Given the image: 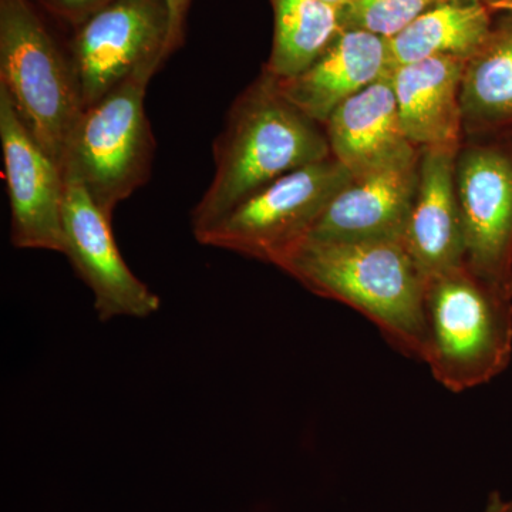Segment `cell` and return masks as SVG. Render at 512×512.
I'll return each mask as SVG.
<instances>
[{"mask_svg": "<svg viewBox=\"0 0 512 512\" xmlns=\"http://www.w3.org/2000/svg\"><path fill=\"white\" fill-rule=\"evenodd\" d=\"M212 154L214 177L191 211L194 237L278 178L332 157L325 127L286 100L265 72L229 107Z\"/></svg>", "mask_w": 512, "mask_h": 512, "instance_id": "1", "label": "cell"}, {"mask_svg": "<svg viewBox=\"0 0 512 512\" xmlns=\"http://www.w3.org/2000/svg\"><path fill=\"white\" fill-rule=\"evenodd\" d=\"M276 266L316 295L362 313L400 352L423 362L427 279L404 241L308 238Z\"/></svg>", "mask_w": 512, "mask_h": 512, "instance_id": "2", "label": "cell"}, {"mask_svg": "<svg viewBox=\"0 0 512 512\" xmlns=\"http://www.w3.org/2000/svg\"><path fill=\"white\" fill-rule=\"evenodd\" d=\"M423 362L453 393L500 376L512 357V299L466 265L433 276L426 291Z\"/></svg>", "mask_w": 512, "mask_h": 512, "instance_id": "3", "label": "cell"}, {"mask_svg": "<svg viewBox=\"0 0 512 512\" xmlns=\"http://www.w3.org/2000/svg\"><path fill=\"white\" fill-rule=\"evenodd\" d=\"M45 15L35 0H0V86L62 170L84 103L69 50L57 42Z\"/></svg>", "mask_w": 512, "mask_h": 512, "instance_id": "4", "label": "cell"}, {"mask_svg": "<svg viewBox=\"0 0 512 512\" xmlns=\"http://www.w3.org/2000/svg\"><path fill=\"white\" fill-rule=\"evenodd\" d=\"M156 73L140 70L86 107L64 153V178L82 185L109 217L151 177L156 138L146 113V93Z\"/></svg>", "mask_w": 512, "mask_h": 512, "instance_id": "5", "label": "cell"}, {"mask_svg": "<svg viewBox=\"0 0 512 512\" xmlns=\"http://www.w3.org/2000/svg\"><path fill=\"white\" fill-rule=\"evenodd\" d=\"M352 178L333 157L298 168L255 192L195 239L205 247L276 266L309 238L330 201Z\"/></svg>", "mask_w": 512, "mask_h": 512, "instance_id": "6", "label": "cell"}, {"mask_svg": "<svg viewBox=\"0 0 512 512\" xmlns=\"http://www.w3.org/2000/svg\"><path fill=\"white\" fill-rule=\"evenodd\" d=\"M456 190L464 264L512 299V128L463 136Z\"/></svg>", "mask_w": 512, "mask_h": 512, "instance_id": "7", "label": "cell"}, {"mask_svg": "<svg viewBox=\"0 0 512 512\" xmlns=\"http://www.w3.org/2000/svg\"><path fill=\"white\" fill-rule=\"evenodd\" d=\"M170 16L165 0H114L73 29L67 50L84 109L144 69L167 62Z\"/></svg>", "mask_w": 512, "mask_h": 512, "instance_id": "8", "label": "cell"}, {"mask_svg": "<svg viewBox=\"0 0 512 512\" xmlns=\"http://www.w3.org/2000/svg\"><path fill=\"white\" fill-rule=\"evenodd\" d=\"M63 204V255L93 293L101 322L144 319L161 299L128 268L111 229V217L97 207L82 185L66 180Z\"/></svg>", "mask_w": 512, "mask_h": 512, "instance_id": "9", "label": "cell"}, {"mask_svg": "<svg viewBox=\"0 0 512 512\" xmlns=\"http://www.w3.org/2000/svg\"><path fill=\"white\" fill-rule=\"evenodd\" d=\"M0 144L10 205V241L18 249L63 254L64 175L20 120L2 86Z\"/></svg>", "mask_w": 512, "mask_h": 512, "instance_id": "10", "label": "cell"}, {"mask_svg": "<svg viewBox=\"0 0 512 512\" xmlns=\"http://www.w3.org/2000/svg\"><path fill=\"white\" fill-rule=\"evenodd\" d=\"M420 158L414 163L353 177L335 195L311 239L336 242L404 241L412 214Z\"/></svg>", "mask_w": 512, "mask_h": 512, "instance_id": "11", "label": "cell"}, {"mask_svg": "<svg viewBox=\"0 0 512 512\" xmlns=\"http://www.w3.org/2000/svg\"><path fill=\"white\" fill-rule=\"evenodd\" d=\"M323 127L332 157L353 177L420 158V148L404 134L392 72L340 104Z\"/></svg>", "mask_w": 512, "mask_h": 512, "instance_id": "12", "label": "cell"}, {"mask_svg": "<svg viewBox=\"0 0 512 512\" xmlns=\"http://www.w3.org/2000/svg\"><path fill=\"white\" fill-rule=\"evenodd\" d=\"M458 146L420 150L419 185L404 244L427 281L466 265L456 190Z\"/></svg>", "mask_w": 512, "mask_h": 512, "instance_id": "13", "label": "cell"}, {"mask_svg": "<svg viewBox=\"0 0 512 512\" xmlns=\"http://www.w3.org/2000/svg\"><path fill=\"white\" fill-rule=\"evenodd\" d=\"M390 72L387 39L365 30H342L308 69L275 82L286 100L325 126L340 104Z\"/></svg>", "mask_w": 512, "mask_h": 512, "instance_id": "14", "label": "cell"}, {"mask_svg": "<svg viewBox=\"0 0 512 512\" xmlns=\"http://www.w3.org/2000/svg\"><path fill=\"white\" fill-rule=\"evenodd\" d=\"M466 62L431 57L392 69L404 134L420 150L458 146L463 140L460 90Z\"/></svg>", "mask_w": 512, "mask_h": 512, "instance_id": "15", "label": "cell"}, {"mask_svg": "<svg viewBox=\"0 0 512 512\" xmlns=\"http://www.w3.org/2000/svg\"><path fill=\"white\" fill-rule=\"evenodd\" d=\"M493 13L478 0L436 3L399 35L387 39L392 69L431 57L470 59L490 36Z\"/></svg>", "mask_w": 512, "mask_h": 512, "instance_id": "16", "label": "cell"}, {"mask_svg": "<svg viewBox=\"0 0 512 512\" xmlns=\"http://www.w3.org/2000/svg\"><path fill=\"white\" fill-rule=\"evenodd\" d=\"M494 23L461 80L463 136L512 128V13Z\"/></svg>", "mask_w": 512, "mask_h": 512, "instance_id": "17", "label": "cell"}, {"mask_svg": "<svg viewBox=\"0 0 512 512\" xmlns=\"http://www.w3.org/2000/svg\"><path fill=\"white\" fill-rule=\"evenodd\" d=\"M275 29L262 72L274 79L302 73L342 32L340 10L325 0H271Z\"/></svg>", "mask_w": 512, "mask_h": 512, "instance_id": "18", "label": "cell"}, {"mask_svg": "<svg viewBox=\"0 0 512 512\" xmlns=\"http://www.w3.org/2000/svg\"><path fill=\"white\" fill-rule=\"evenodd\" d=\"M436 3V0H350L340 9V26L342 30H365L392 39Z\"/></svg>", "mask_w": 512, "mask_h": 512, "instance_id": "19", "label": "cell"}, {"mask_svg": "<svg viewBox=\"0 0 512 512\" xmlns=\"http://www.w3.org/2000/svg\"><path fill=\"white\" fill-rule=\"evenodd\" d=\"M50 18L74 29L114 0H35Z\"/></svg>", "mask_w": 512, "mask_h": 512, "instance_id": "20", "label": "cell"}, {"mask_svg": "<svg viewBox=\"0 0 512 512\" xmlns=\"http://www.w3.org/2000/svg\"><path fill=\"white\" fill-rule=\"evenodd\" d=\"M170 16V33H168L167 57L173 56L181 49L187 36L188 16L194 0H165Z\"/></svg>", "mask_w": 512, "mask_h": 512, "instance_id": "21", "label": "cell"}, {"mask_svg": "<svg viewBox=\"0 0 512 512\" xmlns=\"http://www.w3.org/2000/svg\"><path fill=\"white\" fill-rule=\"evenodd\" d=\"M481 512H512V497L505 500L503 495L494 491L493 494L488 497L487 504Z\"/></svg>", "mask_w": 512, "mask_h": 512, "instance_id": "22", "label": "cell"}, {"mask_svg": "<svg viewBox=\"0 0 512 512\" xmlns=\"http://www.w3.org/2000/svg\"><path fill=\"white\" fill-rule=\"evenodd\" d=\"M493 12H508L512 13V0H503V2L494 3V5L488 6Z\"/></svg>", "mask_w": 512, "mask_h": 512, "instance_id": "23", "label": "cell"}, {"mask_svg": "<svg viewBox=\"0 0 512 512\" xmlns=\"http://www.w3.org/2000/svg\"><path fill=\"white\" fill-rule=\"evenodd\" d=\"M325 2H328L329 5L335 6V8H338L340 10L342 8H345V6L348 5L350 0H325Z\"/></svg>", "mask_w": 512, "mask_h": 512, "instance_id": "24", "label": "cell"}, {"mask_svg": "<svg viewBox=\"0 0 512 512\" xmlns=\"http://www.w3.org/2000/svg\"><path fill=\"white\" fill-rule=\"evenodd\" d=\"M437 3L443 2V0H436ZM478 2H483L487 6L494 5V3L503 2V0H478Z\"/></svg>", "mask_w": 512, "mask_h": 512, "instance_id": "25", "label": "cell"}]
</instances>
